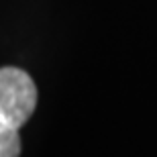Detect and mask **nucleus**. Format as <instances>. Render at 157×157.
Masks as SVG:
<instances>
[{
	"label": "nucleus",
	"instance_id": "f03ea898",
	"mask_svg": "<svg viewBox=\"0 0 157 157\" xmlns=\"http://www.w3.org/2000/svg\"><path fill=\"white\" fill-rule=\"evenodd\" d=\"M18 153H21L18 128L0 122V157H18Z\"/></svg>",
	"mask_w": 157,
	"mask_h": 157
},
{
	"label": "nucleus",
	"instance_id": "f257e3e1",
	"mask_svg": "<svg viewBox=\"0 0 157 157\" xmlns=\"http://www.w3.org/2000/svg\"><path fill=\"white\" fill-rule=\"evenodd\" d=\"M37 106V88L18 67L0 70V122L21 128Z\"/></svg>",
	"mask_w": 157,
	"mask_h": 157
}]
</instances>
